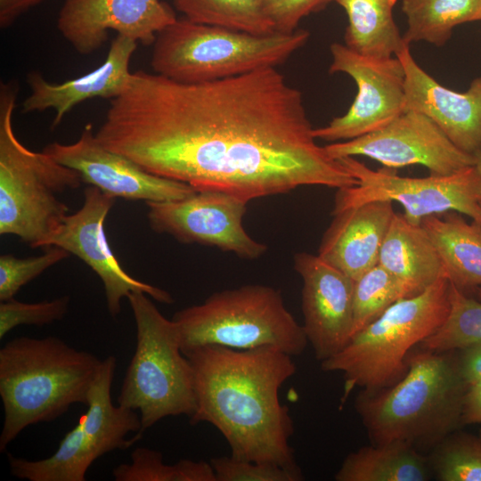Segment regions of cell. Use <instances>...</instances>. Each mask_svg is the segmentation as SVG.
I'll list each match as a JSON object with an SVG mask.
<instances>
[{
	"mask_svg": "<svg viewBox=\"0 0 481 481\" xmlns=\"http://www.w3.org/2000/svg\"><path fill=\"white\" fill-rule=\"evenodd\" d=\"M314 129L301 92L276 68L201 83L137 70L95 136L147 172L249 202L357 184Z\"/></svg>",
	"mask_w": 481,
	"mask_h": 481,
	"instance_id": "cell-1",
	"label": "cell"
},
{
	"mask_svg": "<svg viewBox=\"0 0 481 481\" xmlns=\"http://www.w3.org/2000/svg\"><path fill=\"white\" fill-rule=\"evenodd\" d=\"M184 355L194 377L191 424L213 425L234 458L298 466L289 444L293 420L279 398L280 388L297 371L291 355L273 347L238 350L215 345Z\"/></svg>",
	"mask_w": 481,
	"mask_h": 481,
	"instance_id": "cell-2",
	"label": "cell"
},
{
	"mask_svg": "<svg viewBox=\"0 0 481 481\" xmlns=\"http://www.w3.org/2000/svg\"><path fill=\"white\" fill-rule=\"evenodd\" d=\"M455 352H412L398 381L361 390L355 407L371 444L401 443L421 452L435 448L462 425L468 384Z\"/></svg>",
	"mask_w": 481,
	"mask_h": 481,
	"instance_id": "cell-3",
	"label": "cell"
},
{
	"mask_svg": "<svg viewBox=\"0 0 481 481\" xmlns=\"http://www.w3.org/2000/svg\"><path fill=\"white\" fill-rule=\"evenodd\" d=\"M102 361L63 340L20 337L0 349L4 422L0 452L30 425L49 422L75 404H87Z\"/></svg>",
	"mask_w": 481,
	"mask_h": 481,
	"instance_id": "cell-4",
	"label": "cell"
},
{
	"mask_svg": "<svg viewBox=\"0 0 481 481\" xmlns=\"http://www.w3.org/2000/svg\"><path fill=\"white\" fill-rule=\"evenodd\" d=\"M18 85L0 86V234L44 248L69 215L58 195L83 183L79 174L48 154L30 151L16 136L12 114Z\"/></svg>",
	"mask_w": 481,
	"mask_h": 481,
	"instance_id": "cell-5",
	"label": "cell"
},
{
	"mask_svg": "<svg viewBox=\"0 0 481 481\" xmlns=\"http://www.w3.org/2000/svg\"><path fill=\"white\" fill-rule=\"evenodd\" d=\"M309 37L310 32L302 29L255 35L183 17L158 34L151 65L154 73L178 82L214 81L276 68Z\"/></svg>",
	"mask_w": 481,
	"mask_h": 481,
	"instance_id": "cell-6",
	"label": "cell"
},
{
	"mask_svg": "<svg viewBox=\"0 0 481 481\" xmlns=\"http://www.w3.org/2000/svg\"><path fill=\"white\" fill-rule=\"evenodd\" d=\"M449 291L450 281L443 276L422 292L398 300L354 335L339 352L321 362L322 371L342 372L343 400L355 387L380 389L405 374L412 348L445 321Z\"/></svg>",
	"mask_w": 481,
	"mask_h": 481,
	"instance_id": "cell-7",
	"label": "cell"
},
{
	"mask_svg": "<svg viewBox=\"0 0 481 481\" xmlns=\"http://www.w3.org/2000/svg\"><path fill=\"white\" fill-rule=\"evenodd\" d=\"M183 354L215 345L238 350L273 347L300 355L308 344L303 326L280 290L261 284L213 293L202 304L176 312Z\"/></svg>",
	"mask_w": 481,
	"mask_h": 481,
	"instance_id": "cell-8",
	"label": "cell"
},
{
	"mask_svg": "<svg viewBox=\"0 0 481 481\" xmlns=\"http://www.w3.org/2000/svg\"><path fill=\"white\" fill-rule=\"evenodd\" d=\"M143 292L127 296L136 324V347L126 369L119 405L140 412L142 432L169 416L189 419L196 409L194 377L183 354L176 323Z\"/></svg>",
	"mask_w": 481,
	"mask_h": 481,
	"instance_id": "cell-9",
	"label": "cell"
},
{
	"mask_svg": "<svg viewBox=\"0 0 481 481\" xmlns=\"http://www.w3.org/2000/svg\"><path fill=\"white\" fill-rule=\"evenodd\" d=\"M116 358L102 361L87 396V412L60 441L51 456L29 461L8 454L11 474L29 481H85L95 460L115 450H126L142 437L140 416L111 400Z\"/></svg>",
	"mask_w": 481,
	"mask_h": 481,
	"instance_id": "cell-10",
	"label": "cell"
},
{
	"mask_svg": "<svg viewBox=\"0 0 481 481\" xmlns=\"http://www.w3.org/2000/svg\"><path fill=\"white\" fill-rule=\"evenodd\" d=\"M338 159L357 184L338 190L332 214L370 201L389 200L400 204L413 224L450 211L481 223V175L475 165L446 175L404 177L395 168L373 170L355 157Z\"/></svg>",
	"mask_w": 481,
	"mask_h": 481,
	"instance_id": "cell-11",
	"label": "cell"
},
{
	"mask_svg": "<svg viewBox=\"0 0 481 481\" xmlns=\"http://www.w3.org/2000/svg\"><path fill=\"white\" fill-rule=\"evenodd\" d=\"M330 49L329 72L351 77L357 94L344 115L314 129L316 139L352 140L387 126L404 111L405 72L399 58L360 54L339 43H333Z\"/></svg>",
	"mask_w": 481,
	"mask_h": 481,
	"instance_id": "cell-12",
	"label": "cell"
},
{
	"mask_svg": "<svg viewBox=\"0 0 481 481\" xmlns=\"http://www.w3.org/2000/svg\"><path fill=\"white\" fill-rule=\"evenodd\" d=\"M324 147L336 159L364 156L395 169L421 165L436 175H451L475 165L473 155L457 148L428 117L412 110L376 131Z\"/></svg>",
	"mask_w": 481,
	"mask_h": 481,
	"instance_id": "cell-13",
	"label": "cell"
},
{
	"mask_svg": "<svg viewBox=\"0 0 481 481\" xmlns=\"http://www.w3.org/2000/svg\"><path fill=\"white\" fill-rule=\"evenodd\" d=\"M146 204L151 229L183 243L216 247L245 259H256L267 249L244 230L248 202L237 197L202 191L181 200Z\"/></svg>",
	"mask_w": 481,
	"mask_h": 481,
	"instance_id": "cell-14",
	"label": "cell"
},
{
	"mask_svg": "<svg viewBox=\"0 0 481 481\" xmlns=\"http://www.w3.org/2000/svg\"><path fill=\"white\" fill-rule=\"evenodd\" d=\"M115 200L94 186H87L82 207L64 218L44 248L56 246L67 250L99 276L112 317L119 314L121 300L131 292H143L159 302L171 304L174 299L167 291L134 278L115 257L104 230L106 217Z\"/></svg>",
	"mask_w": 481,
	"mask_h": 481,
	"instance_id": "cell-15",
	"label": "cell"
},
{
	"mask_svg": "<svg viewBox=\"0 0 481 481\" xmlns=\"http://www.w3.org/2000/svg\"><path fill=\"white\" fill-rule=\"evenodd\" d=\"M43 151L77 171L83 183L115 199L160 202L181 200L197 192L186 183L147 172L130 159L107 149L97 140L91 123L84 126L75 143L54 142Z\"/></svg>",
	"mask_w": 481,
	"mask_h": 481,
	"instance_id": "cell-16",
	"label": "cell"
},
{
	"mask_svg": "<svg viewBox=\"0 0 481 481\" xmlns=\"http://www.w3.org/2000/svg\"><path fill=\"white\" fill-rule=\"evenodd\" d=\"M176 20L160 0H65L57 28L79 54L88 55L108 40L110 30L149 46Z\"/></svg>",
	"mask_w": 481,
	"mask_h": 481,
	"instance_id": "cell-17",
	"label": "cell"
},
{
	"mask_svg": "<svg viewBox=\"0 0 481 481\" xmlns=\"http://www.w3.org/2000/svg\"><path fill=\"white\" fill-rule=\"evenodd\" d=\"M294 268L303 281L302 326L316 359L322 362L350 340L355 281L306 252L294 256Z\"/></svg>",
	"mask_w": 481,
	"mask_h": 481,
	"instance_id": "cell-18",
	"label": "cell"
},
{
	"mask_svg": "<svg viewBox=\"0 0 481 481\" xmlns=\"http://www.w3.org/2000/svg\"><path fill=\"white\" fill-rule=\"evenodd\" d=\"M405 72V108L432 119L461 151L473 155L481 149V75L465 92L438 83L427 73L405 44L395 55Z\"/></svg>",
	"mask_w": 481,
	"mask_h": 481,
	"instance_id": "cell-19",
	"label": "cell"
},
{
	"mask_svg": "<svg viewBox=\"0 0 481 481\" xmlns=\"http://www.w3.org/2000/svg\"><path fill=\"white\" fill-rule=\"evenodd\" d=\"M136 47V41L118 35L99 67L61 83L50 82L39 72L32 71L28 75L30 93L22 102V113L55 110L52 123L53 129L77 104L93 98H115L123 92L132 75L129 64Z\"/></svg>",
	"mask_w": 481,
	"mask_h": 481,
	"instance_id": "cell-20",
	"label": "cell"
},
{
	"mask_svg": "<svg viewBox=\"0 0 481 481\" xmlns=\"http://www.w3.org/2000/svg\"><path fill=\"white\" fill-rule=\"evenodd\" d=\"M395 213L392 201L374 200L332 214L318 256L356 281L378 265Z\"/></svg>",
	"mask_w": 481,
	"mask_h": 481,
	"instance_id": "cell-21",
	"label": "cell"
},
{
	"mask_svg": "<svg viewBox=\"0 0 481 481\" xmlns=\"http://www.w3.org/2000/svg\"><path fill=\"white\" fill-rule=\"evenodd\" d=\"M417 295L446 276L439 254L420 224L395 213L383 241L379 263Z\"/></svg>",
	"mask_w": 481,
	"mask_h": 481,
	"instance_id": "cell-22",
	"label": "cell"
},
{
	"mask_svg": "<svg viewBox=\"0 0 481 481\" xmlns=\"http://www.w3.org/2000/svg\"><path fill=\"white\" fill-rule=\"evenodd\" d=\"M423 227L442 260L449 281L469 292L481 287V223L454 211L422 219Z\"/></svg>",
	"mask_w": 481,
	"mask_h": 481,
	"instance_id": "cell-23",
	"label": "cell"
},
{
	"mask_svg": "<svg viewBox=\"0 0 481 481\" xmlns=\"http://www.w3.org/2000/svg\"><path fill=\"white\" fill-rule=\"evenodd\" d=\"M428 459L401 443L363 446L349 453L334 476L336 481H427Z\"/></svg>",
	"mask_w": 481,
	"mask_h": 481,
	"instance_id": "cell-24",
	"label": "cell"
},
{
	"mask_svg": "<svg viewBox=\"0 0 481 481\" xmlns=\"http://www.w3.org/2000/svg\"><path fill=\"white\" fill-rule=\"evenodd\" d=\"M347 16L345 45L363 55L395 56L406 44L394 20L396 0H332Z\"/></svg>",
	"mask_w": 481,
	"mask_h": 481,
	"instance_id": "cell-25",
	"label": "cell"
},
{
	"mask_svg": "<svg viewBox=\"0 0 481 481\" xmlns=\"http://www.w3.org/2000/svg\"><path fill=\"white\" fill-rule=\"evenodd\" d=\"M407 29V45L424 41L437 47L451 37L452 29L463 23L481 20V0H402Z\"/></svg>",
	"mask_w": 481,
	"mask_h": 481,
	"instance_id": "cell-26",
	"label": "cell"
},
{
	"mask_svg": "<svg viewBox=\"0 0 481 481\" xmlns=\"http://www.w3.org/2000/svg\"><path fill=\"white\" fill-rule=\"evenodd\" d=\"M175 9L193 22L255 35L276 32L261 0H172Z\"/></svg>",
	"mask_w": 481,
	"mask_h": 481,
	"instance_id": "cell-27",
	"label": "cell"
},
{
	"mask_svg": "<svg viewBox=\"0 0 481 481\" xmlns=\"http://www.w3.org/2000/svg\"><path fill=\"white\" fill-rule=\"evenodd\" d=\"M471 297L450 282V307L444 323L421 342L433 352L458 351L481 342V287Z\"/></svg>",
	"mask_w": 481,
	"mask_h": 481,
	"instance_id": "cell-28",
	"label": "cell"
},
{
	"mask_svg": "<svg viewBox=\"0 0 481 481\" xmlns=\"http://www.w3.org/2000/svg\"><path fill=\"white\" fill-rule=\"evenodd\" d=\"M412 296L415 294L407 285L379 264L367 271L354 284L351 338L393 304Z\"/></svg>",
	"mask_w": 481,
	"mask_h": 481,
	"instance_id": "cell-29",
	"label": "cell"
},
{
	"mask_svg": "<svg viewBox=\"0 0 481 481\" xmlns=\"http://www.w3.org/2000/svg\"><path fill=\"white\" fill-rule=\"evenodd\" d=\"M112 476L116 481H216L209 462L183 459L165 464L162 453L147 447H137L131 461L117 466Z\"/></svg>",
	"mask_w": 481,
	"mask_h": 481,
	"instance_id": "cell-30",
	"label": "cell"
},
{
	"mask_svg": "<svg viewBox=\"0 0 481 481\" xmlns=\"http://www.w3.org/2000/svg\"><path fill=\"white\" fill-rule=\"evenodd\" d=\"M428 462L440 481H481V436L454 431L432 449Z\"/></svg>",
	"mask_w": 481,
	"mask_h": 481,
	"instance_id": "cell-31",
	"label": "cell"
},
{
	"mask_svg": "<svg viewBox=\"0 0 481 481\" xmlns=\"http://www.w3.org/2000/svg\"><path fill=\"white\" fill-rule=\"evenodd\" d=\"M69 256L67 250L56 246L45 247L42 255L26 258H19L12 254L1 255L0 300L14 298L21 287Z\"/></svg>",
	"mask_w": 481,
	"mask_h": 481,
	"instance_id": "cell-32",
	"label": "cell"
},
{
	"mask_svg": "<svg viewBox=\"0 0 481 481\" xmlns=\"http://www.w3.org/2000/svg\"><path fill=\"white\" fill-rule=\"evenodd\" d=\"M69 297L62 296L53 300L25 303L14 298L0 303V338L19 325L42 327L61 320L67 314Z\"/></svg>",
	"mask_w": 481,
	"mask_h": 481,
	"instance_id": "cell-33",
	"label": "cell"
},
{
	"mask_svg": "<svg viewBox=\"0 0 481 481\" xmlns=\"http://www.w3.org/2000/svg\"><path fill=\"white\" fill-rule=\"evenodd\" d=\"M216 481H301L298 466L288 467L221 456L211 459Z\"/></svg>",
	"mask_w": 481,
	"mask_h": 481,
	"instance_id": "cell-34",
	"label": "cell"
},
{
	"mask_svg": "<svg viewBox=\"0 0 481 481\" xmlns=\"http://www.w3.org/2000/svg\"><path fill=\"white\" fill-rule=\"evenodd\" d=\"M332 0H261L263 9L276 32L290 33L299 22L324 9Z\"/></svg>",
	"mask_w": 481,
	"mask_h": 481,
	"instance_id": "cell-35",
	"label": "cell"
},
{
	"mask_svg": "<svg viewBox=\"0 0 481 481\" xmlns=\"http://www.w3.org/2000/svg\"><path fill=\"white\" fill-rule=\"evenodd\" d=\"M461 374L469 385L481 379V342L458 350Z\"/></svg>",
	"mask_w": 481,
	"mask_h": 481,
	"instance_id": "cell-36",
	"label": "cell"
},
{
	"mask_svg": "<svg viewBox=\"0 0 481 481\" xmlns=\"http://www.w3.org/2000/svg\"><path fill=\"white\" fill-rule=\"evenodd\" d=\"M461 424H481V379L467 386L462 402Z\"/></svg>",
	"mask_w": 481,
	"mask_h": 481,
	"instance_id": "cell-37",
	"label": "cell"
},
{
	"mask_svg": "<svg viewBox=\"0 0 481 481\" xmlns=\"http://www.w3.org/2000/svg\"><path fill=\"white\" fill-rule=\"evenodd\" d=\"M44 0H0V26L7 28L24 12Z\"/></svg>",
	"mask_w": 481,
	"mask_h": 481,
	"instance_id": "cell-38",
	"label": "cell"
},
{
	"mask_svg": "<svg viewBox=\"0 0 481 481\" xmlns=\"http://www.w3.org/2000/svg\"><path fill=\"white\" fill-rule=\"evenodd\" d=\"M475 166L478 169L480 175H481V149L478 150L475 154Z\"/></svg>",
	"mask_w": 481,
	"mask_h": 481,
	"instance_id": "cell-39",
	"label": "cell"
},
{
	"mask_svg": "<svg viewBox=\"0 0 481 481\" xmlns=\"http://www.w3.org/2000/svg\"></svg>",
	"mask_w": 481,
	"mask_h": 481,
	"instance_id": "cell-40",
	"label": "cell"
}]
</instances>
